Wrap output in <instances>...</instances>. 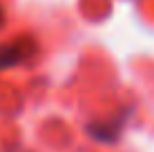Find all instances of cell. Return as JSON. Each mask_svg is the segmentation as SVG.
I'll return each instance as SVG.
<instances>
[{
  "mask_svg": "<svg viewBox=\"0 0 154 152\" xmlns=\"http://www.w3.org/2000/svg\"><path fill=\"white\" fill-rule=\"evenodd\" d=\"M121 125H123V119L119 121H112V123H98V125H89V134L98 141H105V143H114L119 139V132H121Z\"/></svg>",
  "mask_w": 154,
  "mask_h": 152,
  "instance_id": "6da1fadb",
  "label": "cell"
},
{
  "mask_svg": "<svg viewBox=\"0 0 154 152\" xmlns=\"http://www.w3.org/2000/svg\"><path fill=\"white\" fill-rule=\"evenodd\" d=\"M27 56V49L25 47H0V70H7L11 65H18L20 60H25Z\"/></svg>",
  "mask_w": 154,
  "mask_h": 152,
  "instance_id": "7a4b0ae2",
  "label": "cell"
}]
</instances>
